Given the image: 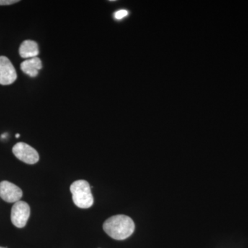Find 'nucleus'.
Returning <instances> with one entry per match:
<instances>
[{"mask_svg":"<svg viewBox=\"0 0 248 248\" xmlns=\"http://www.w3.org/2000/svg\"><path fill=\"white\" fill-rule=\"evenodd\" d=\"M74 203L79 208H89L94 203V199L89 182L85 180L76 181L71 186Z\"/></svg>","mask_w":248,"mask_h":248,"instance_id":"2","label":"nucleus"},{"mask_svg":"<svg viewBox=\"0 0 248 248\" xmlns=\"http://www.w3.org/2000/svg\"><path fill=\"white\" fill-rule=\"evenodd\" d=\"M0 248H2V247H0Z\"/></svg>","mask_w":248,"mask_h":248,"instance_id":"12","label":"nucleus"},{"mask_svg":"<svg viewBox=\"0 0 248 248\" xmlns=\"http://www.w3.org/2000/svg\"><path fill=\"white\" fill-rule=\"evenodd\" d=\"M16 138H19V134H17V135H16Z\"/></svg>","mask_w":248,"mask_h":248,"instance_id":"11","label":"nucleus"},{"mask_svg":"<svg viewBox=\"0 0 248 248\" xmlns=\"http://www.w3.org/2000/svg\"><path fill=\"white\" fill-rule=\"evenodd\" d=\"M13 153L18 159L27 164H35L40 159L38 153L35 148L23 142L15 145Z\"/></svg>","mask_w":248,"mask_h":248,"instance_id":"4","label":"nucleus"},{"mask_svg":"<svg viewBox=\"0 0 248 248\" xmlns=\"http://www.w3.org/2000/svg\"><path fill=\"white\" fill-rule=\"evenodd\" d=\"M31 209L29 204L19 201L15 203L11 210V221L17 228H22L27 225L30 217Z\"/></svg>","mask_w":248,"mask_h":248,"instance_id":"3","label":"nucleus"},{"mask_svg":"<svg viewBox=\"0 0 248 248\" xmlns=\"http://www.w3.org/2000/svg\"><path fill=\"white\" fill-rule=\"evenodd\" d=\"M19 55L24 59L37 58L39 55L38 45L35 41L25 40L19 49Z\"/></svg>","mask_w":248,"mask_h":248,"instance_id":"8","label":"nucleus"},{"mask_svg":"<svg viewBox=\"0 0 248 248\" xmlns=\"http://www.w3.org/2000/svg\"><path fill=\"white\" fill-rule=\"evenodd\" d=\"M17 73L9 59L6 57H0V84H12L17 79Z\"/></svg>","mask_w":248,"mask_h":248,"instance_id":"5","label":"nucleus"},{"mask_svg":"<svg viewBox=\"0 0 248 248\" xmlns=\"http://www.w3.org/2000/svg\"><path fill=\"white\" fill-rule=\"evenodd\" d=\"M104 231L115 240H124L131 236L135 231V223L130 217L118 215L111 217L104 222Z\"/></svg>","mask_w":248,"mask_h":248,"instance_id":"1","label":"nucleus"},{"mask_svg":"<svg viewBox=\"0 0 248 248\" xmlns=\"http://www.w3.org/2000/svg\"><path fill=\"white\" fill-rule=\"evenodd\" d=\"M21 69L26 75L35 78L38 76L39 70L42 68V63L40 58L28 59L21 63Z\"/></svg>","mask_w":248,"mask_h":248,"instance_id":"7","label":"nucleus"},{"mask_svg":"<svg viewBox=\"0 0 248 248\" xmlns=\"http://www.w3.org/2000/svg\"><path fill=\"white\" fill-rule=\"evenodd\" d=\"M23 195L22 190L12 183L4 181L0 183V197L8 203L19 202Z\"/></svg>","mask_w":248,"mask_h":248,"instance_id":"6","label":"nucleus"},{"mask_svg":"<svg viewBox=\"0 0 248 248\" xmlns=\"http://www.w3.org/2000/svg\"><path fill=\"white\" fill-rule=\"evenodd\" d=\"M128 15V11L126 10H120V11H117L115 14V19H122L123 18L126 17Z\"/></svg>","mask_w":248,"mask_h":248,"instance_id":"9","label":"nucleus"},{"mask_svg":"<svg viewBox=\"0 0 248 248\" xmlns=\"http://www.w3.org/2000/svg\"><path fill=\"white\" fill-rule=\"evenodd\" d=\"M18 0H0V6H7L19 2Z\"/></svg>","mask_w":248,"mask_h":248,"instance_id":"10","label":"nucleus"}]
</instances>
